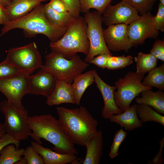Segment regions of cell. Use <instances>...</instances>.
<instances>
[{"instance_id":"obj_17","label":"cell","mask_w":164,"mask_h":164,"mask_svg":"<svg viewBox=\"0 0 164 164\" xmlns=\"http://www.w3.org/2000/svg\"><path fill=\"white\" fill-rule=\"evenodd\" d=\"M71 84L57 79L53 91L47 97V104L52 106L64 103L75 104Z\"/></svg>"},{"instance_id":"obj_27","label":"cell","mask_w":164,"mask_h":164,"mask_svg":"<svg viewBox=\"0 0 164 164\" xmlns=\"http://www.w3.org/2000/svg\"><path fill=\"white\" fill-rule=\"evenodd\" d=\"M24 149L17 148L13 144H8L0 151V164H13L23 155Z\"/></svg>"},{"instance_id":"obj_19","label":"cell","mask_w":164,"mask_h":164,"mask_svg":"<svg viewBox=\"0 0 164 164\" xmlns=\"http://www.w3.org/2000/svg\"><path fill=\"white\" fill-rule=\"evenodd\" d=\"M136 108V104L130 106L121 113L113 115L108 119L111 122L116 123L125 130L131 132L142 126V123L138 116Z\"/></svg>"},{"instance_id":"obj_25","label":"cell","mask_w":164,"mask_h":164,"mask_svg":"<svg viewBox=\"0 0 164 164\" xmlns=\"http://www.w3.org/2000/svg\"><path fill=\"white\" fill-rule=\"evenodd\" d=\"M138 116L143 123L154 121L164 126V116L150 106L143 104H137Z\"/></svg>"},{"instance_id":"obj_11","label":"cell","mask_w":164,"mask_h":164,"mask_svg":"<svg viewBox=\"0 0 164 164\" xmlns=\"http://www.w3.org/2000/svg\"><path fill=\"white\" fill-rule=\"evenodd\" d=\"M154 17L148 12L127 26L128 36L134 46L142 45L147 38L158 37L159 31L155 28Z\"/></svg>"},{"instance_id":"obj_33","label":"cell","mask_w":164,"mask_h":164,"mask_svg":"<svg viewBox=\"0 0 164 164\" xmlns=\"http://www.w3.org/2000/svg\"><path fill=\"white\" fill-rule=\"evenodd\" d=\"M21 73L22 72L5 60L0 63V78L13 76Z\"/></svg>"},{"instance_id":"obj_20","label":"cell","mask_w":164,"mask_h":164,"mask_svg":"<svg viewBox=\"0 0 164 164\" xmlns=\"http://www.w3.org/2000/svg\"><path fill=\"white\" fill-rule=\"evenodd\" d=\"M48 0H10L6 9L9 21L25 15L38 5Z\"/></svg>"},{"instance_id":"obj_29","label":"cell","mask_w":164,"mask_h":164,"mask_svg":"<svg viewBox=\"0 0 164 164\" xmlns=\"http://www.w3.org/2000/svg\"><path fill=\"white\" fill-rule=\"evenodd\" d=\"M133 59V57L131 55H110L108 59L106 68L109 70H115L124 68L132 63Z\"/></svg>"},{"instance_id":"obj_7","label":"cell","mask_w":164,"mask_h":164,"mask_svg":"<svg viewBox=\"0 0 164 164\" xmlns=\"http://www.w3.org/2000/svg\"><path fill=\"white\" fill-rule=\"evenodd\" d=\"M144 74L129 72L123 78L114 82L117 91L114 92V98L117 106L124 111L130 106L133 99L142 91L152 90V87L144 85L142 82Z\"/></svg>"},{"instance_id":"obj_43","label":"cell","mask_w":164,"mask_h":164,"mask_svg":"<svg viewBox=\"0 0 164 164\" xmlns=\"http://www.w3.org/2000/svg\"><path fill=\"white\" fill-rule=\"evenodd\" d=\"M6 133L3 124L0 123V137Z\"/></svg>"},{"instance_id":"obj_13","label":"cell","mask_w":164,"mask_h":164,"mask_svg":"<svg viewBox=\"0 0 164 164\" xmlns=\"http://www.w3.org/2000/svg\"><path fill=\"white\" fill-rule=\"evenodd\" d=\"M127 26L123 23L116 24L103 29L104 40L110 50L127 52L134 46L128 36Z\"/></svg>"},{"instance_id":"obj_16","label":"cell","mask_w":164,"mask_h":164,"mask_svg":"<svg viewBox=\"0 0 164 164\" xmlns=\"http://www.w3.org/2000/svg\"><path fill=\"white\" fill-rule=\"evenodd\" d=\"M31 145L42 156L45 164H78L80 162V159L75 154L58 153L34 141L31 142Z\"/></svg>"},{"instance_id":"obj_28","label":"cell","mask_w":164,"mask_h":164,"mask_svg":"<svg viewBox=\"0 0 164 164\" xmlns=\"http://www.w3.org/2000/svg\"><path fill=\"white\" fill-rule=\"evenodd\" d=\"M112 0H79L80 12L86 13L91 9H95L102 15Z\"/></svg>"},{"instance_id":"obj_37","label":"cell","mask_w":164,"mask_h":164,"mask_svg":"<svg viewBox=\"0 0 164 164\" xmlns=\"http://www.w3.org/2000/svg\"><path fill=\"white\" fill-rule=\"evenodd\" d=\"M51 8L60 13L69 12L68 7L62 0H50L48 3Z\"/></svg>"},{"instance_id":"obj_10","label":"cell","mask_w":164,"mask_h":164,"mask_svg":"<svg viewBox=\"0 0 164 164\" xmlns=\"http://www.w3.org/2000/svg\"><path fill=\"white\" fill-rule=\"evenodd\" d=\"M29 75L21 73L0 78V92L5 96L7 100L20 109H25L22 100L24 96L28 94Z\"/></svg>"},{"instance_id":"obj_44","label":"cell","mask_w":164,"mask_h":164,"mask_svg":"<svg viewBox=\"0 0 164 164\" xmlns=\"http://www.w3.org/2000/svg\"><path fill=\"white\" fill-rule=\"evenodd\" d=\"M15 164H27V161L24 157L22 158L20 160L17 161Z\"/></svg>"},{"instance_id":"obj_24","label":"cell","mask_w":164,"mask_h":164,"mask_svg":"<svg viewBox=\"0 0 164 164\" xmlns=\"http://www.w3.org/2000/svg\"><path fill=\"white\" fill-rule=\"evenodd\" d=\"M142 83L144 86L155 87L159 90H164V64L155 67L148 72Z\"/></svg>"},{"instance_id":"obj_18","label":"cell","mask_w":164,"mask_h":164,"mask_svg":"<svg viewBox=\"0 0 164 164\" xmlns=\"http://www.w3.org/2000/svg\"><path fill=\"white\" fill-rule=\"evenodd\" d=\"M87 151L83 164H98L102 155L103 138L102 131H98L92 136L85 146Z\"/></svg>"},{"instance_id":"obj_38","label":"cell","mask_w":164,"mask_h":164,"mask_svg":"<svg viewBox=\"0 0 164 164\" xmlns=\"http://www.w3.org/2000/svg\"><path fill=\"white\" fill-rule=\"evenodd\" d=\"M110 55L105 53L100 54L94 57L89 63L105 69L106 68L108 59Z\"/></svg>"},{"instance_id":"obj_4","label":"cell","mask_w":164,"mask_h":164,"mask_svg":"<svg viewBox=\"0 0 164 164\" xmlns=\"http://www.w3.org/2000/svg\"><path fill=\"white\" fill-rule=\"evenodd\" d=\"M87 28L84 17L80 16L75 18L62 36L55 41L50 42L49 46L51 50L66 56H73L78 53L87 55L89 47Z\"/></svg>"},{"instance_id":"obj_36","label":"cell","mask_w":164,"mask_h":164,"mask_svg":"<svg viewBox=\"0 0 164 164\" xmlns=\"http://www.w3.org/2000/svg\"><path fill=\"white\" fill-rule=\"evenodd\" d=\"M67 5L69 12L75 18L80 16V12L79 0H62Z\"/></svg>"},{"instance_id":"obj_34","label":"cell","mask_w":164,"mask_h":164,"mask_svg":"<svg viewBox=\"0 0 164 164\" xmlns=\"http://www.w3.org/2000/svg\"><path fill=\"white\" fill-rule=\"evenodd\" d=\"M152 54L157 59L164 61V41L160 39L156 40L153 43L150 51Z\"/></svg>"},{"instance_id":"obj_14","label":"cell","mask_w":164,"mask_h":164,"mask_svg":"<svg viewBox=\"0 0 164 164\" xmlns=\"http://www.w3.org/2000/svg\"><path fill=\"white\" fill-rule=\"evenodd\" d=\"M57 80L51 73L40 68L35 74L29 76L27 94L47 97L53 91Z\"/></svg>"},{"instance_id":"obj_39","label":"cell","mask_w":164,"mask_h":164,"mask_svg":"<svg viewBox=\"0 0 164 164\" xmlns=\"http://www.w3.org/2000/svg\"><path fill=\"white\" fill-rule=\"evenodd\" d=\"M10 144H14L17 148L19 149L20 142L15 140L9 134L5 133L0 137V151L4 146Z\"/></svg>"},{"instance_id":"obj_8","label":"cell","mask_w":164,"mask_h":164,"mask_svg":"<svg viewBox=\"0 0 164 164\" xmlns=\"http://www.w3.org/2000/svg\"><path fill=\"white\" fill-rule=\"evenodd\" d=\"M4 60L29 75L43 65L41 56L34 42L23 46L10 48Z\"/></svg>"},{"instance_id":"obj_40","label":"cell","mask_w":164,"mask_h":164,"mask_svg":"<svg viewBox=\"0 0 164 164\" xmlns=\"http://www.w3.org/2000/svg\"><path fill=\"white\" fill-rule=\"evenodd\" d=\"M164 137L160 141L159 144L160 145V148L158 153L155 156L152 160V163L154 164H162L164 162V160L162 155V149L164 147Z\"/></svg>"},{"instance_id":"obj_32","label":"cell","mask_w":164,"mask_h":164,"mask_svg":"<svg viewBox=\"0 0 164 164\" xmlns=\"http://www.w3.org/2000/svg\"><path fill=\"white\" fill-rule=\"evenodd\" d=\"M23 156L27 161V164H44L42 156L31 145L24 149Z\"/></svg>"},{"instance_id":"obj_22","label":"cell","mask_w":164,"mask_h":164,"mask_svg":"<svg viewBox=\"0 0 164 164\" xmlns=\"http://www.w3.org/2000/svg\"><path fill=\"white\" fill-rule=\"evenodd\" d=\"M94 82V70L81 73L74 78L71 84L75 104H80L85 90Z\"/></svg>"},{"instance_id":"obj_21","label":"cell","mask_w":164,"mask_h":164,"mask_svg":"<svg viewBox=\"0 0 164 164\" xmlns=\"http://www.w3.org/2000/svg\"><path fill=\"white\" fill-rule=\"evenodd\" d=\"M140 94L141 97L135 98V101L137 104L148 105L159 114H164V92L162 91L155 92L149 89Z\"/></svg>"},{"instance_id":"obj_30","label":"cell","mask_w":164,"mask_h":164,"mask_svg":"<svg viewBox=\"0 0 164 164\" xmlns=\"http://www.w3.org/2000/svg\"><path fill=\"white\" fill-rule=\"evenodd\" d=\"M127 2L138 12L141 15L150 12L156 0H122Z\"/></svg>"},{"instance_id":"obj_2","label":"cell","mask_w":164,"mask_h":164,"mask_svg":"<svg viewBox=\"0 0 164 164\" xmlns=\"http://www.w3.org/2000/svg\"><path fill=\"white\" fill-rule=\"evenodd\" d=\"M43 6L41 3L22 17L7 22L4 25L0 37L11 30L18 28L23 30L26 37L31 38L42 34L47 37L50 42L59 39L64 35L68 26L59 27L52 23L45 14Z\"/></svg>"},{"instance_id":"obj_45","label":"cell","mask_w":164,"mask_h":164,"mask_svg":"<svg viewBox=\"0 0 164 164\" xmlns=\"http://www.w3.org/2000/svg\"><path fill=\"white\" fill-rule=\"evenodd\" d=\"M160 3L164 5V0H159Z\"/></svg>"},{"instance_id":"obj_41","label":"cell","mask_w":164,"mask_h":164,"mask_svg":"<svg viewBox=\"0 0 164 164\" xmlns=\"http://www.w3.org/2000/svg\"><path fill=\"white\" fill-rule=\"evenodd\" d=\"M9 21L5 9L0 5V24L4 25Z\"/></svg>"},{"instance_id":"obj_31","label":"cell","mask_w":164,"mask_h":164,"mask_svg":"<svg viewBox=\"0 0 164 164\" xmlns=\"http://www.w3.org/2000/svg\"><path fill=\"white\" fill-rule=\"evenodd\" d=\"M127 135V133L122 128L116 132L114 137L109 155L111 159H113L118 155V151L120 146Z\"/></svg>"},{"instance_id":"obj_9","label":"cell","mask_w":164,"mask_h":164,"mask_svg":"<svg viewBox=\"0 0 164 164\" xmlns=\"http://www.w3.org/2000/svg\"><path fill=\"white\" fill-rule=\"evenodd\" d=\"M87 25V35L89 47L84 61L89 63L94 57L101 54L112 55L104 40L101 15L97 11H89L84 17Z\"/></svg>"},{"instance_id":"obj_23","label":"cell","mask_w":164,"mask_h":164,"mask_svg":"<svg viewBox=\"0 0 164 164\" xmlns=\"http://www.w3.org/2000/svg\"><path fill=\"white\" fill-rule=\"evenodd\" d=\"M43 9L48 20L52 23L58 26H68L75 18L69 12L60 13L56 12L48 3L44 5Z\"/></svg>"},{"instance_id":"obj_42","label":"cell","mask_w":164,"mask_h":164,"mask_svg":"<svg viewBox=\"0 0 164 164\" xmlns=\"http://www.w3.org/2000/svg\"><path fill=\"white\" fill-rule=\"evenodd\" d=\"M10 0H0V5L5 9L9 4Z\"/></svg>"},{"instance_id":"obj_5","label":"cell","mask_w":164,"mask_h":164,"mask_svg":"<svg viewBox=\"0 0 164 164\" xmlns=\"http://www.w3.org/2000/svg\"><path fill=\"white\" fill-rule=\"evenodd\" d=\"M45 59L44 64L40 68L51 73L57 79L70 84L89 65L77 54L66 56L53 51L47 54Z\"/></svg>"},{"instance_id":"obj_35","label":"cell","mask_w":164,"mask_h":164,"mask_svg":"<svg viewBox=\"0 0 164 164\" xmlns=\"http://www.w3.org/2000/svg\"><path fill=\"white\" fill-rule=\"evenodd\" d=\"M155 28L156 29L162 32L164 31V5L159 4L156 15L154 17Z\"/></svg>"},{"instance_id":"obj_3","label":"cell","mask_w":164,"mask_h":164,"mask_svg":"<svg viewBox=\"0 0 164 164\" xmlns=\"http://www.w3.org/2000/svg\"><path fill=\"white\" fill-rule=\"evenodd\" d=\"M58 120L74 144L85 146L98 131V122L84 107L69 109L56 108Z\"/></svg>"},{"instance_id":"obj_1","label":"cell","mask_w":164,"mask_h":164,"mask_svg":"<svg viewBox=\"0 0 164 164\" xmlns=\"http://www.w3.org/2000/svg\"><path fill=\"white\" fill-rule=\"evenodd\" d=\"M29 122L32 131L30 136L34 141L42 144V138L53 144V149L57 152L78 154L59 120L51 114L29 116Z\"/></svg>"},{"instance_id":"obj_6","label":"cell","mask_w":164,"mask_h":164,"mask_svg":"<svg viewBox=\"0 0 164 164\" xmlns=\"http://www.w3.org/2000/svg\"><path fill=\"white\" fill-rule=\"evenodd\" d=\"M0 111L5 117L3 125L6 133L18 141L27 139L32 131L27 110L19 109L6 100L0 102Z\"/></svg>"},{"instance_id":"obj_26","label":"cell","mask_w":164,"mask_h":164,"mask_svg":"<svg viewBox=\"0 0 164 164\" xmlns=\"http://www.w3.org/2000/svg\"><path fill=\"white\" fill-rule=\"evenodd\" d=\"M134 59L136 62V72L140 74L149 72L156 67L158 62V59L150 53L139 52Z\"/></svg>"},{"instance_id":"obj_12","label":"cell","mask_w":164,"mask_h":164,"mask_svg":"<svg viewBox=\"0 0 164 164\" xmlns=\"http://www.w3.org/2000/svg\"><path fill=\"white\" fill-rule=\"evenodd\" d=\"M138 14L134 7L122 0L115 5L109 4L101 15L102 19L108 26L121 23L128 25L140 17Z\"/></svg>"},{"instance_id":"obj_15","label":"cell","mask_w":164,"mask_h":164,"mask_svg":"<svg viewBox=\"0 0 164 164\" xmlns=\"http://www.w3.org/2000/svg\"><path fill=\"white\" fill-rule=\"evenodd\" d=\"M94 82L101 94L104 102L101 115L104 118L108 119L113 115L122 112L114 101V94L116 88L115 86H111L106 83L100 77L96 70L94 69Z\"/></svg>"}]
</instances>
